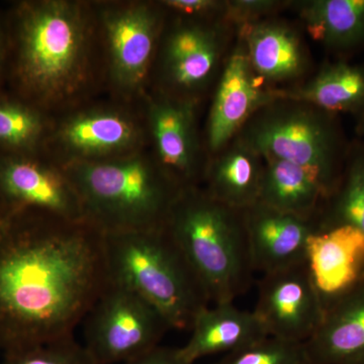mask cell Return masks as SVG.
Listing matches in <instances>:
<instances>
[{
  "mask_svg": "<svg viewBox=\"0 0 364 364\" xmlns=\"http://www.w3.org/2000/svg\"><path fill=\"white\" fill-rule=\"evenodd\" d=\"M105 235L87 222L0 210V345L73 335L109 284Z\"/></svg>",
  "mask_w": 364,
  "mask_h": 364,
  "instance_id": "cell-1",
  "label": "cell"
},
{
  "mask_svg": "<svg viewBox=\"0 0 364 364\" xmlns=\"http://www.w3.org/2000/svg\"><path fill=\"white\" fill-rule=\"evenodd\" d=\"M6 21L9 75L16 95L45 111L82 90L90 75L92 21L70 0H26Z\"/></svg>",
  "mask_w": 364,
  "mask_h": 364,
  "instance_id": "cell-2",
  "label": "cell"
},
{
  "mask_svg": "<svg viewBox=\"0 0 364 364\" xmlns=\"http://www.w3.org/2000/svg\"><path fill=\"white\" fill-rule=\"evenodd\" d=\"M61 167L77 191L85 221L104 235L164 228L182 191L142 150Z\"/></svg>",
  "mask_w": 364,
  "mask_h": 364,
  "instance_id": "cell-3",
  "label": "cell"
},
{
  "mask_svg": "<svg viewBox=\"0 0 364 364\" xmlns=\"http://www.w3.org/2000/svg\"><path fill=\"white\" fill-rule=\"evenodd\" d=\"M165 228L210 303H234L247 291L255 272L242 210L217 202L202 186L182 189Z\"/></svg>",
  "mask_w": 364,
  "mask_h": 364,
  "instance_id": "cell-4",
  "label": "cell"
},
{
  "mask_svg": "<svg viewBox=\"0 0 364 364\" xmlns=\"http://www.w3.org/2000/svg\"><path fill=\"white\" fill-rule=\"evenodd\" d=\"M107 274L154 306L172 330H188L207 291L166 228L105 235Z\"/></svg>",
  "mask_w": 364,
  "mask_h": 364,
  "instance_id": "cell-5",
  "label": "cell"
},
{
  "mask_svg": "<svg viewBox=\"0 0 364 364\" xmlns=\"http://www.w3.org/2000/svg\"><path fill=\"white\" fill-rule=\"evenodd\" d=\"M238 136L263 159L282 160L305 169L327 196L341 173L350 144L338 116L284 98L261 107Z\"/></svg>",
  "mask_w": 364,
  "mask_h": 364,
  "instance_id": "cell-6",
  "label": "cell"
},
{
  "mask_svg": "<svg viewBox=\"0 0 364 364\" xmlns=\"http://www.w3.org/2000/svg\"><path fill=\"white\" fill-rule=\"evenodd\" d=\"M173 21L164 26L158 48V90L198 104L219 77L236 31L225 18L176 16Z\"/></svg>",
  "mask_w": 364,
  "mask_h": 364,
  "instance_id": "cell-7",
  "label": "cell"
},
{
  "mask_svg": "<svg viewBox=\"0 0 364 364\" xmlns=\"http://www.w3.org/2000/svg\"><path fill=\"white\" fill-rule=\"evenodd\" d=\"M85 348L95 364H123L159 346L171 327L145 299L109 282L85 318Z\"/></svg>",
  "mask_w": 364,
  "mask_h": 364,
  "instance_id": "cell-8",
  "label": "cell"
},
{
  "mask_svg": "<svg viewBox=\"0 0 364 364\" xmlns=\"http://www.w3.org/2000/svg\"><path fill=\"white\" fill-rule=\"evenodd\" d=\"M100 13L112 83L124 97L139 95L156 61L166 11L159 2H127Z\"/></svg>",
  "mask_w": 364,
  "mask_h": 364,
  "instance_id": "cell-9",
  "label": "cell"
},
{
  "mask_svg": "<svg viewBox=\"0 0 364 364\" xmlns=\"http://www.w3.org/2000/svg\"><path fill=\"white\" fill-rule=\"evenodd\" d=\"M0 210H36L71 222H86L77 191L54 160L0 153Z\"/></svg>",
  "mask_w": 364,
  "mask_h": 364,
  "instance_id": "cell-10",
  "label": "cell"
},
{
  "mask_svg": "<svg viewBox=\"0 0 364 364\" xmlns=\"http://www.w3.org/2000/svg\"><path fill=\"white\" fill-rule=\"evenodd\" d=\"M325 306L306 261L263 274L253 312L268 336L306 343L322 322Z\"/></svg>",
  "mask_w": 364,
  "mask_h": 364,
  "instance_id": "cell-11",
  "label": "cell"
},
{
  "mask_svg": "<svg viewBox=\"0 0 364 364\" xmlns=\"http://www.w3.org/2000/svg\"><path fill=\"white\" fill-rule=\"evenodd\" d=\"M144 129L129 112L97 107L75 112L53 129L47 145L56 150L57 164L114 159L142 150Z\"/></svg>",
  "mask_w": 364,
  "mask_h": 364,
  "instance_id": "cell-12",
  "label": "cell"
},
{
  "mask_svg": "<svg viewBox=\"0 0 364 364\" xmlns=\"http://www.w3.org/2000/svg\"><path fill=\"white\" fill-rule=\"evenodd\" d=\"M196 105L159 90L147 100L153 156L181 189L200 186L207 163L202 159Z\"/></svg>",
  "mask_w": 364,
  "mask_h": 364,
  "instance_id": "cell-13",
  "label": "cell"
},
{
  "mask_svg": "<svg viewBox=\"0 0 364 364\" xmlns=\"http://www.w3.org/2000/svg\"><path fill=\"white\" fill-rule=\"evenodd\" d=\"M274 100L272 87L254 72L243 41L236 36L217 79L208 117L210 155L231 142L261 107Z\"/></svg>",
  "mask_w": 364,
  "mask_h": 364,
  "instance_id": "cell-14",
  "label": "cell"
},
{
  "mask_svg": "<svg viewBox=\"0 0 364 364\" xmlns=\"http://www.w3.org/2000/svg\"><path fill=\"white\" fill-rule=\"evenodd\" d=\"M254 272L262 274L306 261L315 221L286 214L257 203L243 210Z\"/></svg>",
  "mask_w": 364,
  "mask_h": 364,
  "instance_id": "cell-15",
  "label": "cell"
},
{
  "mask_svg": "<svg viewBox=\"0 0 364 364\" xmlns=\"http://www.w3.org/2000/svg\"><path fill=\"white\" fill-rule=\"evenodd\" d=\"M251 67L269 87H282L303 78L311 57L301 33L280 18H267L237 31Z\"/></svg>",
  "mask_w": 364,
  "mask_h": 364,
  "instance_id": "cell-16",
  "label": "cell"
},
{
  "mask_svg": "<svg viewBox=\"0 0 364 364\" xmlns=\"http://www.w3.org/2000/svg\"><path fill=\"white\" fill-rule=\"evenodd\" d=\"M305 345L312 364H364V277L326 303Z\"/></svg>",
  "mask_w": 364,
  "mask_h": 364,
  "instance_id": "cell-17",
  "label": "cell"
},
{
  "mask_svg": "<svg viewBox=\"0 0 364 364\" xmlns=\"http://www.w3.org/2000/svg\"><path fill=\"white\" fill-rule=\"evenodd\" d=\"M306 264L325 304L364 277V235L350 227L316 232Z\"/></svg>",
  "mask_w": 364,
  "mask_h": 364,
  "instance_id": "cell-18",
  "label": "cell"
},
{
  "mask_svg": "<svg viewBox=\"0 0 364 364\" xmlns=\"http://www.w3.org/2000/svg\"><path fill=\"white\" fill-rule=\"evenodd\" d=\"M207 160L202 188L217 202L243 210L259 202L264 159L238 136Z\"/></svg>",
  "mask_w": 364,
  "mask_h": 364,
  "instance_id": "cell-19",
  "label": "cell"
},
{
  "mask_svg": "<svg viewBox=\"0 0 364 364\" xmlns=\"http://www.w3.org/2000/svg\"><path fill=\"white\" fill-rule=\"evenodd\" d=\"M191 333V338L179 350L193 364L207 356L239 350L268 336L253 311L240 310L234 303L203 309Z\"/></svg>",
  "mask_w": 364,
  "mask_h": 364,
  "instance_id": "cell-20",
  "label": "cell"
},
{
  "mask_svg": "<svg viewBox=\"0 0 364 364\" xmlns=\"http://www.w3.org/2000/svg\"><path fill=\"white\" fill-rule=\"evenodd\" d=\"M275 98L313 105L330 114L364 111V66L345 59L323 64L310 79L286 87L272 88Z\"/></svg>",
  "mask_w": 364,
  "mask_h": 364,
  "instance_id": "cell-21",
  "label": "cell"
},
{
  "mask_svg": "<svg viewBox=\"0 0 364 364\" xmlns=\"http://www.w3.org/2000/svg\"><path fill=\"white\" fill-rule=\"evenodd\" d=\"M296 4L311 37L340 59L364 49V0H310Z\"/></svg>",
  "mask_w": 364,
  "mask_h": 364,
  "instance_id": "cell-22",
  "label": "cell"
},
{
  "mask_svg": "<svg viewBox=\"0 0 364 364\" xmlns=\"http://www.w3.org/2000/svg\"><path fill=\"white\" fill-rule=\"evenodd\" d=\"M326 198L324 189L305 169L282 160L264 159L258 203L316 223Z\"/></svg>",
  "mask_w": 364,
  "mask_h": 364,
  "instance_id": "cell-23",
  "label": "cell"
},
{
  "mask_svg": "<svg viewBox=\"0 0 364 364\" xmlns=\"http://www.w3.org/2000/svg\"><path fill=\"white\" fill-rule=\"evenodd\" d=\"M316 226L318 232L350 227L364 235V141L349 144L341 173L321 208Z\"/></svg>",
  "mask_w": 364,
  "mask_h": 364,
  "instance_id": "cell-24",
  "label": "cell"
},
{
  "mask_svg": "<svg viewBox=\"0 0 364 364\" xmlns=\"http://www.w3.org/2000/svg\"><path fill=\"white\" fill-rule=\"evenodd\" d=\"M51 131L45 111L18 95L0 93V153L41 154Z\"/></svg>",
  "mask_w": 364,
  "mask_h": 364,
  "instance_id": "cell-25",
  "label": "cell"
},
{
  "mask_svg": "<svg viewBox=\"0 0 364 364\" xmlns=\"http://www.w3.org/2000/svg\"><path fill=\"white\" fill-rule=\"evenodd\" d=\"M214 364H311L305 343L267 336Z\"/></svg>",
  "mask_w": 364,
  "mask_h": 364,
  "instance_id": "cell-26",
  "label": "cell"
},
{
  "mask_svg": "<svg viewBox=\"0 0 364 364\" xmlns=\"http://www.w3.org/2000/svg\"><path fill=\"white\" fill-rule=\"evenodd\" d=\"M2 364H95L74 335L25 348L4 351Z\"/></svg>",
  "mask_w": 364,
  "mask_h": 364,
  "instance_id": "cell-27",
  "label": "cell"
},
{
  "mask_svg": "<svg viewBox=\"0 0 364 364\" xmlns=\"http://www.w3.org/2000/svg\"><path fill=\"white\" fill-rule=\"evenodd\" d=\"M293 4V1L280 0H228L225 20L237 32L258 21L273 18L284 7Z\"/></svg>",
  "mask_w": 364,
  "mask_h": 364,
  "instance_id": "cell-28",
  "label": "cell"
},
{
  "mask_svg": "<svg viewBox=\"0 0 364 364\" xmlns=\"http://www.w3.org/2000/svg\"><path fill=\"white\" fill-rule=\"evenodd\" d=\"M166 13L193 18H225L227 1L221 0H164L159 2Z\"/></svg>",
  "mask_w": 364,
  "mask_h": 364,
  "instance_id": "cell-29",
  "label": "cell"
},
{
  "mask_svg": "<svg viewBox=\"0 0 364 364\" xmlns=\"http://www.w3.org/2000/svg\"><path fill=\"white\" fill-rule=\"evenodd\" d=\"M123 364H193L182 356L179 348L157 346L147 353Z\"/></svg>",
  "mask_w": 364,
  "mask_h": 364,
  "instance_id": "cell-30",
  "label": "cell"
},
{
  "mask_svg": "<svg viewBox=\"0 0 364 364\" xmlns=\"http://www.w3.org/2000/svg\"><path fill=\"white\" fill-rule=\"evenodd\" d=\"M9 61V36H7L6 21L0 16V77L7 68Z\"/></svg>",
  "mask_w": 364,
  "mask_h": 364,
  "instance_id": "cell-31",
  "label": "cell"
},
{
  "mask_svg": "<svg viewBox=\"0 0 364 364\" xmlns=\"http://www.w3.org/2000/svg\"><path fill=\"white\" fill-rule=\"evenodd\" d=\"M358 117V124H356V132L358 135L364 139V111L361 112Z\"/></svg>",
  "mask_w": 364,
  "mask_h": 364,
  "instance_id": "cell-32",
  "label": "cell"
},
{
  "mask_svg": "<svg viewBox=\"0 0 364 364\" xmlns=\"http://www.w3.org/2000/svg\"><path fill=\"white\" fill-rule=\"evenodd\" d=\"M0 349H1V345H0Z\"/></svg>",
  "mask_w": 364,
  "mask_h": 364,
  "instance_id": "cell-33",
  "label": "cell"
},
{
  "mask_svg": "<svg viewBox=\"0 0 364 364\" xmlns=\"http://www.w3.org/2000/svg\"><path fill=\"white\" fill-rule=\"evenodd\" d=\"M311 364H312V363H311Z\"/></svg>",
  "mask_w": 364,
  "mask_h": 364,
  "instance_id": "cell-34",
  "label": "cell"
}]
</instances>
